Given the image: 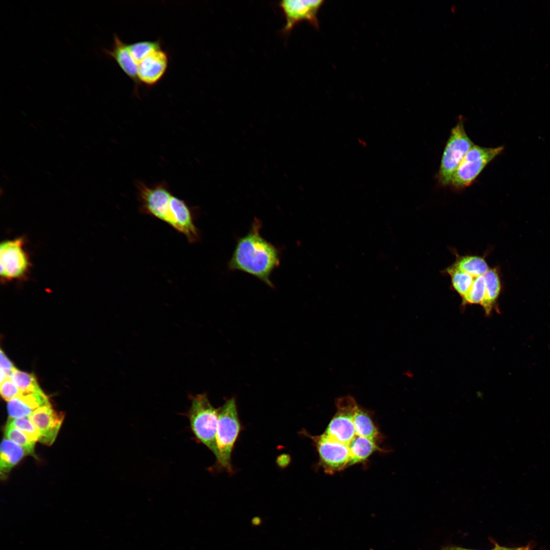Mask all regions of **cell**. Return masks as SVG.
I'll return each instance as SVG.
<instances>
[{"label":"cell","mask_w":550,"mask_h":550,"mask_svg":"<svg viewBox=\"0 0 550 550\" xmlns=\"http://www.w3.org/2000/svg\"><path fill=\"white\" fill-rule=\"evenodd\" d=\"M135 184L141 213L169 225L190 243L200 240V231L195 224L196 208L175 196L166 182L150 185L137 181Z\"/></svg>","instance_id":"6da1fadb"},{"label":"cell","mask_w":550,"mask_h":550,"mask_svg":"<svg viewBox=\"0 0 550 550\" xmlns=\"http://www.w3.org/2000/svg\"><path fill=\"white\" fill-rule=\"evenodd\" d=\"M261 226L260 221L255 219L248 234L237 240L228 267L250 274L273 288L270 277L280 265V252L260 235Z\"/></svg>","instance_id":"7a4b0ae2"},{"label":"cell","mask_w":550,"mask_h":550,"mask_svg":"<svg viewBox=\"0 0 550 550\" xmlns=\"http://www.w3.org/2000/svg\"><path fill=\"white\" fill-rule=\"evenodd\" d=\"M241 430L236 400L231 398L219 408L216 434L217 455L212 469L233 473L232 453Z\"/></svg>","instance_id":"3957f363"},{"label":"cell","mask_w":550,"mask_h":550,"mask_svg":"<svg viewBox=\"0 0 550 550\" xmlns=\"http://www.w3.org/2000/svg\"><path fill=\"white\" fill-rule=\"evenodd\" d=\"M190 406L187 413L190 427L196 439L216 456V434L219 408L213 407L205 394L190 395Z\"/></svg>","instance_id":"277c9868"},{"label":"cell","mask_w":550,"mask_h":550,"mask_svg":"<svg viewBox=\"0 0 550 550\" xmlns=\"http://www.w3.org/2000/svg\"><path fill=\"white\" fill-rule=\"evenodd\" d=\"M474 145L465 132L463 121L460 116L451 130L442 154L437 174L441 185L450 184L456 170L466 153Z\"/></svg>","instance_id":"5b68a950"},{"label":"cell","mask_w":550,"mask_h":550,"mask_svg":"<svg viewBox=\"0 0 550 550\" xmlns=\"http://www.w3.org/2000/svg\"><path fill=\"white\" fill-rule=\"evenodd\" d=\"M503 146L484 147L475 145L456 170L450 185L455 190L470 186L486 166L504 150Z\"/></svg>","instance_id":"8992f818"},{"label":"cell","mask_w":550,"mask_h":550,"mask_svg":"<svg viewBox=\"0 0 550 550\" xmlns=\"http://www.w3.org/2000/svg\"><path fill=\"white\" fill-rule=\"evenodd\" d=\"M357 403L350 395L336 399L337 411L323 434L349 448L351 442L358 436L353 421V410Z\"/></svg>","instance_id":"52a82bcc"},{"label":"cell","mask_w":550,"mask_h":550,"mask_svg":"<svg viewBox=\"0 0 550 550\" xmlns=\"http://www.w3.org/2000/svg\"><path fill=\"white\" fill-rule=\"evenodd\" d=\"M22 238L7 240L0 245L1 277L5 281L23 278L30 263Z\"/></svg>","instance_id":"ba28073f"},{"label":"cell","mask_w":550,"mask_h":550,"mask_svg":"<svg viewBox=\"0 0 550 550\" xmlns=\"http://www.w3.org/2000/svg\"><path fill=\"white\" fill-rule=\"evenodd\" d=\"M302 433L313 442L325 472L333 474L350 466V453L348 446L330 439L323 433L313 436L306 431Z\"/></svg>","instance_id":"9c48e42d"},{"label":"cell","mask_w":550,"mask_h":550,"mask_svg":"<svg viewBox=\"0 0 550 550\" xmlns=\"http://www.w3.org/2000/svg\"><path fill=\"white\" fill-rule=\"evenodd\" d=\"M322 1L306 0H283L279 5L285 15L286 22L283 29L287 33L298 22L308 20L314 25L317 24V13Z\"/></svg>","instance_id":"30bf717a"},{"label":"cell","mask_w":550,"mask_h":550,"mask_svg":"<svg viewBox=\"0 0 550 550\" xmlns=\"http://www.w3.org/2000/svg\"><path fill=\"white\" fill-rule=\"evenodd\" d=\"M29 417L40 434L39 442L48 446L52 445L64 420L63 414L48 405L36 409Z\"/></svg>","instance_id":"8fae6325"},{"label":"cell","mask_w":550,"mask_h":550,"mask_svg":"<svg viewBox=\"0 0 550 550\" xmlns=\"http://www.w3.org/2000/svg\"><path fill=\"white\" fill-rule=\"evenodd\" d=\"M168 65L169 56L166 51L161 48L153 51L138 64L140 83L148 87L155 86L165 74Z\"/></svg>","instance_id":"7c38bea8"},{"label":"cell","mask_w":550,"mask_h":550,"mask_svg":"<svg viewBox=\"0 0 550 550\" xmlns=\"http://www.w3.org/2000/svg\"><path fill=\"white\" fill-rule=\"evenodd\" d=\"M103 53L113 59L123 72L133 82L134 92L138 93L140 83L138 77V64L130 54L127 44L123 42L116 34L113 37V43L109 48H104Z\"/></svg>","instance_id":"4fadbf2b"},{"label":"cell","mask_w":550,"mask_h":550,"mask_svg":"<svg viewBox=\"0 0 550 550\" xmlns=\"http://www.w3.org/2000/svg\"><path fill=\"white\" fill-rule=\"evenodd\" d=\"M353 421L358 436L365 437L379 444L382 436L374 424L371 411L357 403L353 410Z\"/></svg>","instance_id":"5bb4252c"},{"label":"cell","mask_w":550,"mask_h":550,"mask_svg":"<svg viewBox=\"0 0 550 550\" xmlns=\"http://www.w3.org/2000/svg\"><path fill=\"white\" fill-rule=\"evenodd\" d=\"M25 451L13 442L5 438L1 445L0 474L5 479L11 469L25 455Z\"/></svg>","instance_id":"9a60e30c"},{"label":"cell","mask_w":550,"mask_h":550,"mask_svg":"<svg viewBox=\"0 0 550 550\" xmlns=\"http://www.w3.org/2000/svg\"><path fill=\"white\" fill-rule=\"evenodd\" d=\"M485 280V295L483 307L485 313L489 315L497 302L501 290L499 274L495 268H490L483 275Z\"/></svg>","instance_id":"2e32d148"},{"label":"cell","mask_w":550,"mask_h":550,"mask_svg":"<svg viewBox=\"0 0 550 550\" xmlns=\"http://www.w3.org/2000/svg\"><path fill=\"white\" fill-rule=\"evenodd\" d=\"M350 466L366 460L373 453L380 450L378 445L363 436H357L350 444Z\"/></svg>","instance_id":"e0dca14e"},{"label":"cell","mask_w":550,"mask_h":550,"mask_svg":"<svg viewBox=\"0 0 550 550\" xmlns=\"http://www.w3.org/2000/svg\"><path fill=\"white\" fill-rule=\"evenodd\" d=\"M453 265L474 277L484 275L489 269L484 258L477 256L459 257Z\"/></svg>","instance_id":"ac0fdd59"},{"label":"cell","mask_w":550,"mask_h":550,"mask_svg":"<svg viewBox=\"0 0 550 550\" xmlns=\"http://www.w3.org/2000/svg\"><path fill=\"white\" fill-rule=\"evenodd\" d=\"M450 276L453 288L462 298L471 288L475 277L453 265L446 269Z\"/></svg>","instance_id":"d6986e66"},{"label":"cell","mask_w":550,"mask_h":550,"mask_svg":"<svg viewBox=\"0 0 550 550\" xmlns=\"http://www.w3.org/2000/svg\"><path fill=\"white\" fill-rule=\"evenodd\" d=\"M131 56L138 64L153 51L161 48L160 40L155 41H140L127 44Z\"/></svg>","instance_id":"ffe728a7"},{"label":"cell","mask_w":550,"mask_h":550,"mask_svg":"<svg viewBox=\"0 0 550 550\" xmlns=\"http://www.w3.org/2000/svg\"><path fill=\"white\" fill-rule=\"evenodd\" d=\"M10 378L22 393L42 392L36 376L33 373L23 372L16 368Z\"/></svg>","instance_id":"44dd1931"},{"label":"cell","mask_w":550,"mask_h":550,"mask_svg":"<svg viewBox=\"0 0 550 550\" xmlns=\"http://www.w3.org/2000/svg\"><path fill=\"white\" fill-rule=\"evenodd\" d=\"M4 433L6 438L21 447L27 454L35 457L36 442L29 439L23 432L7 423L4 429Z\"/></svg>","instance_id":"7402d4cb"},{"label":"cell","mask_w":550,"mask_h":550,"mask_svg":"<svg viewBox=\"0 0 550 550\" xmlns=\"http://www.w3.org/2000/svg\"><path fill=\"white\" fill-rule=\"evenodd\" d=\"M485 295V280L483 275L475 277L472 286L462 298V304L482 305Z\"/></svg>","instance_id":"603a6c76"},{"label":"cell","mask_w":550,"mask_h":550,"mask_svg":"<svg viewBox=\"0 0 550 550\" xmlns=\"http://www.w3.org/2000/svg\"><path fill=\"white\" fill-rule=\"evenodd\" d=\"M7 423L21 431L31 441H39L40 434L29 416L21 418H9Z\"/></svg>","instance_id":"cb8c5ba5"},{"label":"cell","mask_w":550,"mask_h":550,"mask_svg":"<svg viewBox=\"0 0 550 550\" xmlns=\"http://www.w3.org/2000/svg\"><path fill=\"white\" fill-rule=\"evenodd\" d=\"M7 410L11 418L29 417L34 411L19 396L8 401Z\"/></svg>","instance_id":"d4e9b609"},{"label":"cell","mask_w":550,"mask_h":550,"mask_svg":"<svg viewBox=\"0 0 550 550\" xmlns=\"http://www.w3.org/2000/svg\"><path fill=\"white\" fill-rule=\"evenodd\" d=\"M0 393L3 398L7 401L19 396L21 394L19 388L9 377L1 382Z\"/></svg>","instance_id":"484cf974"},{"label":"cell","mask_w":550,"mask_h":550,"mask_svg":"<svg viewBox=\"0 0 550 550\" xmlns=\"http://www.w3.org/2000/svg\"><path fill=\"white\" fill-rule=\"evenodd\" d=\"M0 351L1 370L5 372L7 376L10 378L12 372L16 368L6 356L2 349H1Z\"/></svg>","instance_id":"4316f807"},{"label":"cell","mask_w":550,"mask_h":550,"mask_svg":"<svg viewBox=\"0 0 550 550\" xmlns=\"http://www.w3.org/2000/svg\"><path fill=\"white\" fill-rule=\"evenodd\" d=\"M442 550H472V549H465V548L459 547L447 546V547H445L443 548Z\"/></svg>","instance_id":"83f0119b"},{"label":"cell","mask_w":550,"mask_h":550,"mask_svg":"<svg viewBox=\"0 0 550 550\" xmlns=\"http://www.w3.org/2000/svg\"><path fill=\"white\" fill-rule=\"evenodd\" d=\"M492 550H517V548H510L500 546L498 544H496L494 548Z\"/></svg>","instance_id":"f1b7e54d"},{"label":"cell","mask_w":550,"mask_h":550,"mask_svg":"<svg viewBox=\"0 0 550 550\" xmlns=\"http://www.w3.org/2000/svg\"><path fill=\"white\" fill-rule=\"evenodd\" d=\"M517 550H530L529 547L517 548Z\"/></svg>","instance_id":"f546056e"}]
</instances>
